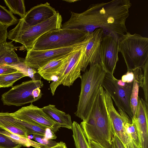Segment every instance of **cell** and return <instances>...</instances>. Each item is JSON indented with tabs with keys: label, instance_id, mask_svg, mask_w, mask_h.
Returning a JSON list of instances; mask_svg holds the SVG:
<instances>
[{
	"label": "cell",
	"instance_id": "obj_1",
	"mask_svg": "<svg viewBox=\"0 0 148 148\" xmlns=\"http://www.w3.org/2000/svg\"><path fill=\"white\" fill-rule=\"evenodd\" d=\"M132 5L130 0H113L91 4L82 13L71 12L70 18L62 24L61 28L88 33L101 28L103 36L110 35L119 41L127 32L125 23Z\"/></svg>",
	"mask_w": 148,
	"mask_h": 148
},
{
	"label": "cell",
	"instance_id": "obj_30",
	"mask_svg": "<svg viewBox=\"0 0 148 148\" xmlns=\"http://www.w3.org/2000/svg\"><path fill=\"white\" fill-rule=\"evenodd\" d=\"M33 138L37 142L46 146L47 148H50L56 145L57 143L56 142L49 139L44 136L38 134H33Z\"/></svg>",
	"mask_w": 148,
	"mask_h": 148
},
{
	"label": "cell",
	"instance_id": "obj_34",
	"mask_svg": "<svg viewBox=\"0 0 148 148\" xmlns=\"http://www.w3.org/2000/svg\"><path fill=\"white\" fill-rule=\"evenodd\" d=\"M45 136L47 138L50 139H56L57 137L53 132L49 128H47Z\"/></svg>",
	"mask_w": 148,
	"mask_h": 148
},
{
	"label": "cell",
	"instance_id": "obj_16",
	"mask_svg": "<svg viewBox=\"0 0 148 148\" xmlns=\"http://www.w3.org/2000/svg\"><path fill=\"white\" fill-rule=\"evenodd\" d=\"M75 50L49 61L37 69V73L47 80L55 81Z\"/></svg>",
	"mask_w": 148,
	"mask_h": 148
},
{
	"label": "cell",
	"instance_id": "obj_15",
	"mask_svg": "<svg viewBox=\"0 0 148 148\" xmlns=\"http://www.w3.org/2000/svg\"><path fill=\"white\" fill-rule=\"evenodd\" d=\"M135 121L141 143V148H148V104L139 96Z\"/></svg>",
	"mask_w": 148,
	"mask_h": 148
},
{
	"label": "cell",
	"instance_id": "obj_19",
	"mask_svg": "<svg viewBox=\"0 0 148 148\" xmlns=\"http://www.w3.org/2000/svg\"><path fill=\"white\" fill-rule=\"evenodd\" d=\"M18 47L12 41L4 42L0 44V65H16L24 60L18 57L15 52Z\"/></svg>",
	"mask_w": 148,
	"mask_h": 148
},
{
	"label": "cell",
	"instance_id": "obj_39",
	"mask_svg": "<svg viewBox=\"0 0 148 148\" xmlns=\"http://www.w3.org/2000/svg\"><path fill=\"white\" fill-rule=\"evenodd\" d=\"M63 1H67L69 3L74 2L75 1H78L79 0H64Z\"/></svg>",
	"mask_w": 148,
	"mask_h": 148
},
{
	"label": "cell",
	"instance_id": "obj_32",
	"mask_svg": "<svg viewBox=\"0 0 148 148\" xmlns=\"http://www.w3.org/2000/svg\"><path fill=\"white\" fill-rule=\"evenodd\" d=\"M8 27L0 25V44L6 41L8 36Z\"/></svg>",
	"mask_w": 148,
	"mask_h": 148
},
{
	"label": "cell",
	"instance_id": "obj_37",
	"mask_svg": "<svg viewBox=\"0 0 148 148\" xmlns=\"http://www.w3.org/2000/svg\"><path fill=\"white\" fill-rule=\"evenodd\" d=\"M46 148H67V147L65 143L61 141L59 143H57V144L53 147Z\"/></svg>",
	"mask_w": 148,
	"mask_h": 148
},
{
	"label": "cell",
	"instance_id": "obj_29",
	"mask_svg": "<svg viewBox=\"0 0 148 148\" xmlns=\"http://www.w3.org/2000/svg\"><path fill=\"white\" fill-rule=\"evenodd\" d=\"M22 146L16 143L6 136L0 133V148H20Z\"/></svg>",
	"mask_w": 148,
	"mask_h": 148
},
{
	"label": "cell",
	"instance_id": "obj_6",
	"mask_svg": "<svg viewBox=\"0 0 148 148\" xmlns=\"http://www.w3.org/2000/svg\"><path fill=\"white\" fill-rule=\"evenodd\" d=\"M89 34L77 30L61 28L50 31L39 38L31 49L40 50L74 46L83 42Z\"/></svg>",
	"mask_w": 148,
	"mask_h": 148
},
{
	"label": "cell",
	"instance_id": "obj_20",
	"mask_svg": "<svg viewBox=\"0 0 148 148\" xmlns=\"http://www.w3.org/2000/svg\"><path fill=\"white\" fill-rule=\"evenodd\" d=\"M42 108L50 117L60 124L61 127L72 130L73 123L69 114L58 109L53 105L49 104Z\"/></svg>",
	"mask_w": 148,
	"mask_h": 148
},
{
	"label": "cell",
	"instance_id": "obj_13",
	"mask_svg": "<svg viewBox=\"0 0 148 148\" xmlns=\"http://www.w3.org/2000/svg\"><path fill=\"white\" fill-rule=\"evenodd\" d=\"M119 41L110 35L103 36L100 45L101 63L106 73L113 75L119 60Z\"/></svg>",
	"mask_w": 148,
	"mask_h": 148
},
{
	"label": "cell",
	"instance_id": "obj_26",
	"mask_svg": "<svg viewBox=\"0 0 148 148\" xmlns=\"http://www.w3.org/2000/svg\"><path fill=\"white\" fill-rule=\"evenodd\" d=\"M139 87L138 81L136 79H134L130 100V104L132 118L135 116L137 110Z\"/></svg>",
	"mask_w": 148,
	"mask_h": 148
},
{
	"label": "cell",
	"instance_id": "obj_11",
	"mask_svg": "<svg viewBox=\"0 0 148 148\" xmlns=\"http://www.w3.org/2000/svg\"><path fill=\"white\" fill-rule=\"evenodd\" d=\"M11 114L17 119L49 128L54 133L61 127V125L50 117L42 108L35 106L32 103Z\"/></svg>",
	"mask_w": 148,
	"mask_h": 148
},
{
	"label": "cell",
	"instance_id": "obj_7",
	"mask_svg": "<svg viewBox=\"0 0 148 148\" xmlns=\"http://www.w3.org/2000/svg\"><path fill=\"white\" fill-rule=\"evenodd\" d=\"M43 86L40 80H31L13 87L1 96L4 105L21 106L32 103L40 99L42 95L40 88Z\"/></svg>",
	"mask_w": 148,
	"mask_h": 148
},
{
	"label": "cell",
	"instance_id": "obj_21",
	"mask_svg": "<svg viewBox=\"0 0 148 148\" xmlns=\"http://www.w3.org/2000/svg\"><path fill=\"white\" fill-rule=\"evenodd\" d=\"M0 133L9 138L13 142L22 146L35 148H46V146L29 138L28 137L11 133L0 128Z\"/></svg>",
	"mask_w": 148,
	"mask_h": 148
},
{
	"label": "cell",
	"instance_id": "obj_23",
	"mask_svg": "<svg viewBox=\"0 0 148 148\" xmlns=\"http://www.w3.org/2000/svg\"><path fill=\"white\" fill-rule=\"evenodd\" d=\"M25 76H28L27 75L21 70L11 73L0 75L1 88L12 86L16 82Z\"/></svg>",
	"mask_w": 148,
	"mask_h": 148
},
{
	"label": "cell",
	"instance_id": "obj_9",
	"mask_svg": "<svg viewBox=\"0 0 148 148\" xmlns=\"http://www.w3.org/2000/svg\"><path fill=\"white\" fill-rule=\"evenodd\" d=\"M88 42L74 51L56 80L50 84L53 95H54L57 88L60 85L69 87L77 78L81 79V60L85 46Z\"/></svg>",
	"mask_w": 148,
	"mask_h": 148
},
{
	"label": "cell",
	"instance_id": "obj_31",
	"mask_svg": "<svg viewBox=\"0 0 148 148\" xmlns=\"http://www.w3.org/2000/svg\"><path fill=\"white\" fill-rule=\"evenodd\" d=\"M19 70L24 72L21 69L16 65L8 64L0 65V75L15 72Z\"/></svg>",
	"mask_w": 148,
	"mask_h": 148
},
{
	"label": "cell",
	"instance_id": "obj_3",
	"mask_svg": "<svg viewBox=\"0 0 148 148\" xmlns=\"http://www.w3.org/2000/svg\"><path fill=\"white\" fill-rule=\"evenodd\" d=\"M106 72L100 64L90 65L82 75L81 90L75 114L83 121L88 116Z\"/></svg>",
	"mask_w": 148,
	"mask_h": 148
},
{
	"label": "cell",
	"instance_id": "obj_40",
	"mask_svg": "<svg viewBox=\"0 0 148 148\" xmlns=\"http://www.w3.org/2000/svg\"><path fill=\"white\" fill-rule=\"evenodd\" d=\"M1 88V86H0V88Z\"/></svg>",
	"mask_w": 148,
	"mask_h": 148
},
{
	"label": "cell",
	"instance_id": "obj_27",
	"mask_svg": "<svg viewBox=\"0 0 148 148\" xmlns=\"http://www.w3.org/2000/svg\"><path fill=\"white\" fill-rule=\"evenodd\" d=\"M0 128L11 133L28 137L27 132L15 126L0 117Z\"/></svg>",
	"mask_w": 148,
	"mask_h": 148
},
{
	"label": "cell",
	"instance_id": "obj_33",
	"mask_svg": "<svg viewBox=\"0 0 148 148\" xmlns=\"http://www.w3.org/2000/svg\"><path fill=\"white\" fill-rule=\"evenodd\" d=\"M121 80L123 82L127 83L133 82L134 75L132 72L127 71L125 74L122 76Z\"/></svg>",
	"mask_w": 148,
	"mask_h": 148
},
{
	"label": "cell",
	"instance_id": "obj_14",
	"mask_svg": "<svg viewBox=\"0 0 148 148\" xmlns=\"http://www.w3.org/2000/svg\"><path fill=\"white\" fill-rule=\"evenodd\" d=\"M81 60V71L84 72L89 65L101 63L100 45L103 36V30L99 28L89 34Z\"/></svg>",
	"mask_w": 148,
	"mask_h": 148
},
{
	"label": "cell",
	"instance_id": "obj_22",
	"mask_svg": "<svg viewBox=\"0 0 148 148\" xmlns=\"http://www.w3.org/2000/svg\"><path fill=\"white\" fill-rule=\"evenodd\" d=\"M72 130L76 148H90L84 130L80 124L73 121Z\"/></svg>",
	"mask_w": 148,
	"mask_h": 148
},
{
	"label": "cell",
	"instance_id": "obj_5",
	"mask_svg": "<svg viewBox=\"0 0 148 148\" xmlns=\"http://www.w3.org/2000/svg\"><path fill=\"white\" fill-rule=\"evenodd\" d=\"M119 52L123 56L127 71L142 69L148 61V38L127 32L119 41Z\"/></svg>",
	"mask_w": 148,
	"mask_h": 148
},
{
	"label": "cell",
	"instance_id": "obj_17",
	"mask_svg": "<svg viewBox=\"0 0 148 148\" xmlns=\"http://www.w3.org/2000/svg\"><path fill=\"white\" fill-rule=\"evenodd\" d=\"M57 12L49 3L46 2L32 8L22 19L28 26H34L48 20Z\"/></svg>",
	"mask_w": 148,
	"mask_h": 148
},
{
	"label": "cell",
	"instance_id": "obj_2",
	"mask_svg": "<svg viewBox=\"0 0 148 148\" xmlns=\"http://www.w3.org/2000/svg\"><path fill=\"white\" fill-rule=\"evenodd\" d=\"M104 93L102 86L99 89L88 116L80 125L88 142L92 140L106 148H111L114 135L106 106Z\"/></svg>",
	"mask_w": 148,
	"mask_h": 148
},
{
	"label": "cell",
	"instance_id": "obj_18",
	"mask_svg": "<svg viewBox=\"0 0 148 148\" xmlns=\"http://www.w3.org/2000/svg\"><path fill=\"white\" fill-rule=\"evenodd\" d=\"M0 117L12 125L25 131L28 136L38 134L45 136L48 128L17 119L14 117L11 113L8 112H0Z\"/></svg>",
	"mask_w": 148,
	"mask_h": 148
},
{
	"label": "cell",
	"instance_id": "obj_10",
	"mask_svg": "<svg viewBox=\"0 0 148 148\" xmlns=\"http://www.w3.org/2000/svg\"><path fill=\"white\" fill-rule=\"evenodd\" d=\"M88 35L83 42L74 46L56 49L27 51L25 63L28 66L37 70L49 61L67 54L87 43L89 40Z\"/></svg>",
	"mask_w": 148,
	"mask_h": 148
},
{
	"label": "cell",
	"instance_id": "obj_38",
	"mask_svg": "<svg viewBox=\"0 0 148 148\" xmlns=\"http://www.w3.org/2000/svg\"><path fill=\"white\" fill-rule=\"evenodd\" d=\"M111 148H118L113 139V138L112 142Z\"/></svg>",
	"mask_w": 148,
	"mask_h": 148
},
{
	"label": "cell",
	"instance_id": "obj_24",
	"mask_svg": "<svg viewBox=\"0 0 148 148\" xmlns=\"http://www.w3.org/2000/svg\"><path fill=\"white\" fill-rule=\"evenodd\" d=\"M5 3L12 13L18 15L23 18L26 14L24 1L21 0H4Z\"/></svg>",
	"mask_w": 148,
	"mask_h": 148
},
{
	"label": "cell",
	"instance_id": "obj_12",
	"mask_svg": "<svg viewBox=\"0 0 148 148\" xmlns=\"http://www.w3.org/2000/svg\"><path fill=\"white\" fill-rule=\"evenodd\" d=\"M104 94L106 106L114 135L119 139L125 148H138L127 133L124 126V119L114 108L110 95L106 91Z\"/></svg>",
	"mask_w": 148,
	"mask_h": 148
},
{
	"label": "cell",
	"instance_id": "obj_35",
	"mask_svg": "<svg viewBox=\"0 0 148 148\" xmlns=\"http://www.w3.org/2000/svg\"><path fill=\"white\" fill-rule=\"evenodd\" d=\"M90 148H106L100 144L92 140L88 141Z\"/></svg>",
	"mask_w": 148,
	"mask_h": 148
},
{
	"label": "cell",
	"instance_id": "obj_28",
	"mask_svg": "<svg viewBox=\"0 0 148 148\" xmlns=\"http://www.w3.org/2000/svg\"><path fill=\"white\" fill-rule=\"evenodd\" d=\"M143 71L142 88L143 91L145 101L148 104V61L142 68Z\"/></svg>",
	"mask_w": 148,
	"mask_h": 148
},
{
	"label": "cell",
	"instance_id": "obj_8",
	"mask_svg": "<svg viewBox=\"0 0 148 148\" xmlns=\"http://www.w3.org/2000/svg\"><path fill=\"white\" fill-rule=\"evenodd\" d=\"M133 82L127 83L118 79L113 75L106 73L102 86L112 99L118 108L124 110L131 119L130 104Z\"/></svg>",
	"mask_w": 148,
	"mask_h": 148
},
{
	"label": "cell",
	"instance_id": "obj_4",
	"mask_svg": "<svg viewBox=\"0 0 148 148\" xmlns=\"http://www.w3.org/2000/svg\"><path fill=\"white\" fill-rule=\"evenodd\" d=\"M62 18L57 11L48 20L36 25L29 26L20 18L16 27L8 33L9 39L22 45L21 49L27 51L31 49L38 39L49 31L61 28Z\"/></svg>",
	"mask_w": 148,
	"mask_h": 148
},
{
	"label": "cell",
	"instance_id": "obj_25",
	"mask_svg": "<svg viewBox=\"0 0 148 148\" xmlns=\"http://www.w3.org/2000/svg\"><path fill=\"white\" fill-rule=\"evenodd\" d=\"M18 21V19L10 11L0 5V25L8 27Z\"/></svg>",
	"mask_w": 148,
	"mask_h": 148
},
{
	"label": "cell",
	"instance_id": "obj_36",
	"mask_svg": "<svg viewBox=\"0 0 148 148\" xmlns=\"http://www.w3.org/2000/svg\"><path fill=\"white\" fill-rule=\"evenodd\" d=\"M113 139L118 148H125L120 140L115 135H114Z\"/></svg>",
	"mask_w": 148,
	"mask_h": 148
}]
</instances>
